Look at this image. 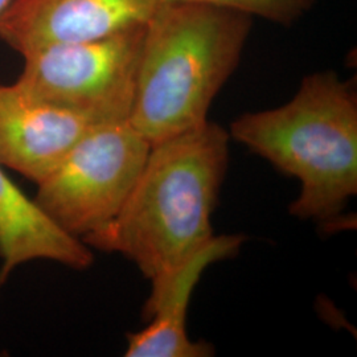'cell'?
Instances as JSON below:
<instances>
[{
    "label": "cell",
    "instance_id": "cell-1",
    "mask_svg": "<svg viewBox=\"0 0 357 357\" xmlns=\"http://www.w3.org/2000/svg\"><path fill=\"white\" fill-rule=\"evenodd\" d=\"M229 132L215 122L151 144L119 213L82 241L131 261L146 280L162 281L209 243L211 217L227 174Z\"/></svg>",
    "mask_w": 357,
    "mask_h": 357
},
{
    "label": "cell",
    "instance_id": "cell-2",
    "mask_svg": "<svg viewBox=\"0 0 357 357\" xmlns=\"http://www.w3.org/2000/svg\"><path fill=\"white\" fill-rule=\"evenodd\" d=\"M252 16L200 3L165 1L144 28L130 123L155 144L205 121L236 70Z\"/></svg>",
    "mask_w": 357,
    "mask_h": 357
},
{
    "label": "cell",
    "instance_id": "cell-3",
    "mask_svg": "<svg viewBox=\"0 0 357 357\" xmlns=\"http://www.w3.org/2000/svg\"><path fill=\"white\" fill-rule=\"evenodd\" d=\"M229 135L299 180L293 216L330 224L356 196V90L335 72L305 77L282 106L238 116Z\"/></svg>",
    "mask_w": 357,
    "mask_h": 357
},
{
    "label": "cell",
    "instance_id": "cell-4",
    "mask_svg": "<svg viewBox=\"0 0 357 357\" xmlns=\"http://www.w3.org/2000/svg\"><path fill=\"white\" fill-rule=\"evenodd\" d=\"M150 149L128 119L100 123L36 184L33 200L59 228L84 240L119 213Z\"/></svg>",
    "mask_w": 357,
    "mask_h": 357
},
{
    "label": "cell",
    "instance_id": "cell-5",
    "mask_svg": "<svg viewBox=\"0 0 357 357\" xmlns=\"http://www.w3.org/2000/svg\"><path fill=\"white\" fill-rule=\"evenodd\" d=\"M144 28L29 52L22 56L24 66L16 84L41 101L98 122L128 119Z\"/></svg>",
    "mask_w": 357,
    "mask_h": 357
},
{
    "label": "cell",
    "instance_id": "cell-6",
    "mask_svg": "<svg viewBox=\"0 0 357 357\" xmlns=\"http://www.w3.org/2000/svg\"><path fill=\"white\" fill-rule=\"evenodd\" d=\"M163 0H15L0 17V40L24 56L53 44L105 38L144 26Z\"/></svg>",
    "mask_w": 357,
    "mask_h": 357
},
{
    "label": "cell",
    "instance_id": "cell-7",
    "mask_svg": "<svg viewBox=\"0 0 357 357\" xmlns=\"http://www.w3.org/2000/svg\"><path fill=\"white\" fill-rule=\"evenodd\" d=\"M100 123L41 101L16 82L0 85V163L38 184Z\"/></svg>",
    "mask_w": 357,
    "mask_h": 357
},
{
    "label": "cell",
    "instance_id": "cell-8",
    "mask_svg": "<svg viewBox=\"0 0 357 357\" xmlns=\"http://www.w3.org/2000/svg\"><path fill=\"white\" fill-rule=\"evenodd\" d=\"M245 237L215 236L162 281L151 284L143 307L149 326L128 335L126 357H208L215 348L206 342H193L187 333V311L192 294L205 270L217 261L237 255Z\"/></svg>",
    "mask_w": 357,
    "mask_h": 357
},
{
    "label": "cell",
    "instance_id": "cell-9",
    "mask_svg": "<svg viewBox=\"0 0 357 357\" xmlns=\"http://www.w3.org/2000/svg\"><path fill=\"white\" fill-rule=\"evenodd\" d=\"M4 169L0 163V284L16 268L33 261L89 268L94 262L89 246L45 216Z\"/></svg>",
    "mask_w": 357,
    "mask_h": 357
},
{
    "label": "cell",
    "instance_id": "cell-10",
    "mask_svg": "<svg viewBox=\"0 0 357 357\" xmlns=\"http://www.w3.org/2000/svg\"><path fill=\"white\" fill-rule=\"evenodd\" d=\"M163 1H185L200 3L234 11L248 13L252 17L258 16L264 20L280 26H289L299 22L311 11L315 0H163Z\"/></svg>",
    "mask_w": 357,
    "mask_h": 357
},
{
    "label": "cell",
    "instance_id": "cell-11",
    "mask_svg": "<svg viewBox=\"0 0 357 357\" xmlns=\"http://www.w3.org/2000/svg\"><path fill=\"white\" fill-rule=\"evenodd\" d=\"M15 0H0V17H1V15L6 13L11 6H13V3Z\"/></svg>",
    "mask_w": 357,
    "mask_h": 357
},
{
    "label": "cell",
    "instance_id": "cell-12",
    "mask_svg": "<svg viewBox=\"0 0 357 357\" xmlns=\"http://www.w3.org/2000/svg\"><path fill=\"white\" fill-rule=\"evenodd\" d=\"M1 286H3V284H0V290H1Z\"/></svg>",
    "mask_w": 357,
    "mask_h": 357
}]
</instances>
